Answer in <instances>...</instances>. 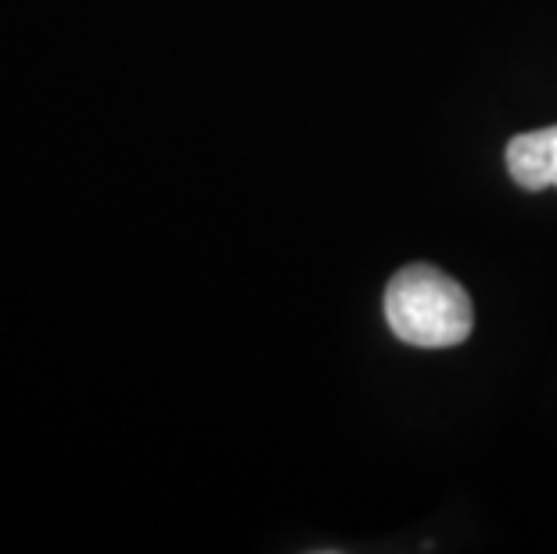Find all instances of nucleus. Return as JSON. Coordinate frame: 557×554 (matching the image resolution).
<instances>
[{"mask_svg": "<svg viewBox=\"0 0 557 554\" xmlns=\"http://www.w3.org/2000/svg\"><path fill=\"white\" fill-rule=\"evenodd\" d=\"M507 170L529 192L557 187V126L518 134L507 145Z\"/></svg>", "mask_w": 557, "mask_h": 554, "instance_id": "obj_2", "label": "nucleus"}, {"mask_svg": "<svg viewBox=\"0 0 557 554\" xmlns=\"http://www.w3.org/2000/svg\"><path fill=\"white\" fill-rule=\"evenodd\" d=\"M385 321L407 346H457L475 328V306L460 281L438 267H403L385 288Z\"/></svg>", "mask_w": 557, "mask_h": 554, "instance_id": "obj_1", "label": "nucleus"}]
</instances>
